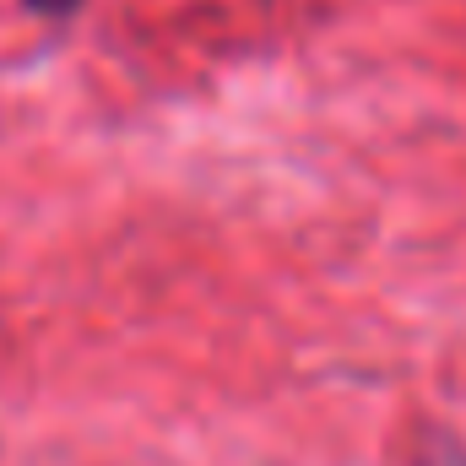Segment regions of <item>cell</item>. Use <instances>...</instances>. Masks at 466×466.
<instances>
[{
    "mask_svg": "<svg viewBox=\"0 0 466 466\" xmlns=\"http://www.w3.org/2000/svg\"><path fill=\"white\" fill-rule=\"evenodd\" d=\"M27 11H38V16H71L82 0H22Z\"/></svg>",
    "mask_w": 466,
    "mask_h": 466,
    "instance_id": "6da1fadb",
    "label": "cell"
}]
</instances>
